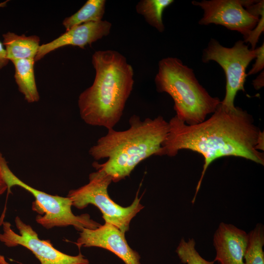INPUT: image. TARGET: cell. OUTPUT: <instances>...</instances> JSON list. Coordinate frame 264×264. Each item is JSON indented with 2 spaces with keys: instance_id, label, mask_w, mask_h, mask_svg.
Segmentation results:
<instances>
[{
  "instance_id": "1",
  "label": "cell",
  "mask_w": 264,
  "mask_h": 264,
  "mask_svg": "<svg viewBox=\"0 0 264 264\" xmlns=\"http://www.w3.org/2000/svg\"><path fill=\"white\" fill-rule=\"evenodd\" d=\"M168 123L169 132L159 156L173 157L181 150H189L204 158L193 204L206 171L214 160L233 156L264 164V153L257 150L262 132L255 125L252 116L241 108L228 110L220 102L212 115L200 123L189 125L176 115Z\"/></svg>"
},
{
  "instance_id": "2",
  "label": "cell",
  "mask_w": 264,
  "mask_h": 264,
  "mask_svg": "<svg viewBox=\"0 0 264 264\" xmlns=\"http://www.w3.org/2000/svg\"><path fill=\"white\" fill-rule=\"evenodd\" d=\"M129 124L130 128L125 131L108 130L88 151L96 160L107 159L102 164L94 162L92 166L110 176L114 182L128 176L143 160L159 155L169 132V123L162 116L141 120L139 116L133 115Z\"/></svg>"
},
{
  "instance_id": "3",
  "label": "cell",
  "mask_w": 264,
  "mask_h": 264,
  "mask_svg": "<svg viewBox=\"0 0 264 264\" xmlns=\"http://www.w3.org/2000/svg\"><path fill=\"white\" fill-rule=\"evenodd\" d=\"M91 62L95 78L79 96L80 117L89 125L113 129L132 90L133 68L123 55L112 50L95 52Z\"/></svg>"
},
{
  "instance_id": "4",
  "label": "cell",
  "mask_w": 264,
  "mask_h": 264,
  "mask_svg": "<svg viewBox=\"0 0 264 264\" xmlns=\"http://www.w3.org/2000/svg\"><path fill=\"white\" fill-rule=\"evenodd\" d=\"M154 82L158 92H166L173 99L176 116L189 125L204 121L221 102L199 84L192 68L176 57L159 61Z\"/></svg>"
},
{
  "instance_id": "5",
  "label": "cell",
  "mask_w": 264,
  "mask_h": 264,
  "mask_svg": "<svg viewBox=\"0 0 264 264\" xmlns=\"http://www.w3.org/2000/svg\"><path fill=\"white\" fill-rule=\"evenodd\" d=\"M0 169L7 186V195L13 186H18L30 193L35 198L32 210L39 213L37 222L46 229L73 226L79 231L84 228L95 229L101 224L93 220L88 214L74 215L71 210L72 201L67 196L51 195L36 189L19 179L11 171L0 152Z\"/></svg>"
},
{
  "instance_id": "6",
  "label": "cell",
  "mask_w": 264,
  "mask_h": 264,
  "mask_svg": "<svg viewBox=\"0 0 264 264\" xmlns=\"http://www.w3.org/2000/svg\"><path fill=\"white\" fill-rule=\"evenodd\" d=\"M111 177L103 171L96 170L89 175V181L85 185L69 191L67 197L72 201V206L83 209L89 204L97 207L101 212L105 222L110 223L125 233L129 230L132 220L144 206L140 203L138 192L132 203L129 206L119 205L110 197L108 192Z\"/></svg>"
},
{
  "instance_id": "7",
  "label": "cell",
  "mask_w": 264,
  "mask_h": 264,
  "mask_svg": "<svg viewBox=\"0 0 264 264\" xmlns=\"http://www.w3.org/2000/svg\"><path fill=\"white\" fill-rule=\"evenodd\" d=\"M257 55V49H249L243 41H237L232 47L222 46L216 39H211L203 50L202 61H213L224 70L226 77V91L221 105L228 110L236 107L234 101L237 92L244 91V85L247 76L246 69Z\"/></svg>"
},
{
  "instance_id": "8",
  "label": "cell",
  "mask_w": 264,
  "mask_h": 264,
  "mask_svg": "<svg viewBox=\"0 0 264 264\" xmlns=\"http://www.w3.org/2000/svg\"><path fill=\"white\" fill-rule=\"evenodd\" d=\"M19 234L14 231L8 221L2 223L3 233L0 241L7 247L22 246L35 256L40 264H89L88 260L81 253L76 256L64 253L56 249L49 240H41L32 227L17 216L15 219Z\"/></svg>"
},
{
  "instance_id": "9",
  "label": "cell",
  "mask_w": 264,
  "mask_h": 264,
  "mask_svg": "<svg viewBox=\"0 0 264 264\" xmlns=\"http://www.w3.org/2000/svg\"><path fill=\"white\" fill-rule=\"evenodd\" d=\"M246 0H203L192 1L193 5L200 7L203 15L199 21L200 25L219 24L229 30L237 31L245 39L256 27L259 16L250 13L244 7Z\"/></svg>"
},
{
  "instance_id": "10",
  "label": "cell",
  "mask_w": 264,
  "mask_h": 264,
  "mask_svg": "<svg viewBox=\"0 0 264 264\" xmlns=\"http://www.w3.org/2000/svg\"><path fill=\"white\" fill-rule=\"evenodd\" d=\"M75 244L79 249L82 247H98L108 250L125 264H141L140 255L130 247L125 233L110 223L105 222L95 229L84 228Z\"/></svg>"
},
{
  "instance_id": "11",
  "label": "cell",
  "mask_w": 264,
  "mask_h": 264,
  "mask_svg": "<svg viewBox=\"0 0 264 264\" xmlns=\"http://www.w3.org/2000/svg\"><path fill=\"white\" fill-rule=\"evenodd\" d=\"M111 23L107 21L91 22L73 27L55 40L41 45L35 58L38 61L48 53L67 45L84 49L110 32Z\"/></svg>"
},
{
  "instance_id": "12",
  "label": "cell",
  "mask_w": 264,
  "mask_h": 264,
  "mask_svg": "<svg viewBox=\"0 0 264 264\" xmlns=\"http://www.w3.org/2000/svg\"><path fill=\"white\" fill-rule=\"evenodd\" d=\"M248 234L235 226L221 222L213 239L216 256L214 260L220 264H244L248 243Z\"/></svg>"
},
{
  "instance_id": "13",
  "label": "cell",
  "mask_w": 264,
  "mask_h": 264,
  "mask_svg": "<svg viewBox=\"0 0 264 264\" xmlns=\"http://www.w3.org/2000/svg\"><path fill=\"white\" fill-rule=\"evenodd\" d=\"M3 44L5 47L9 61L34 59L40 46V38L36 35L26 36L7 32L2 35Z\"/></svg>"
},
{
  "instance_id": "14",
  "label": "cell",
  "mask_w": 264,
  "mask_h": 264,
  "mask_svg": "<svg viewBox=\"0 0 264 264\" xmlns=\"http://www.w3.org/2000/svg\"><path fill=\"white\" fill-rule=\"evenodd\" d=\"M11 62L15 67L14 78L19 91L27 102H38L40 96L34 75L35 59H18Z\"/></svg>"
},
{
  "instance_id": "15",
  "label": "cell",
  "mask_w": 264,
  "mask_h": 264,
  "mask_svg": "<svg viewBox=\"0 0 264 264\" xmlns=\"http://www.w3.org/2000/svg\"><path fill=\"white\" fill-rule=\"evenodd\" d=\"M106 2L105 0H87L77 12L64 20L63 25L66 31L84 23L102 21Z\"/></svg>"
},
{
  "instance_id": "16",
  "label": "cell",
  "mask_w": 264,
  "mask_h": 264,
  "mask_svg": "<svg viewBox=\"0 0 264 264\" xmlns=\"http://www.w3.org/2000/svg\"><path fill=\"white\" fill-rule=\"evenodd\" d=\"M173 2V0H141L136 5V11L151 26L162 32L165 29L163 12Z\"/></svg>"
},
{
  "instance_id": "17",
  "label": "cell",
  "mask_w": 264,
  "mask_h": 264,
  "mask_svg": "<svg viewBox=\"0 0 264 264\" xmlns=\"http://www.w3.org/2000/svg\"><path fill=\"white\" fill-rule=\"evenodd\" d=\"M264 227L257 224L248 234V243L244 256V264H264Z\"/></svg>"
},
{
  "instance_id": "18",
  "label": "cell",
  "mask_w": 264,
  "mask_h": 264,
  "mask_svg": "<svg viewBox=\"0 0 264 264\" xmlns=\"http://www.w3.org/2000/svg\"><path fill=\"white\" fill-rule=\"evenodd\" d=\"M194 239L186 241L182 239L176 252L181 262L185 264H214V261H209L202 258L197 251Z\"/></svg>"
},
{
  "instance_id": "19",
  "label": "cell",
  "mask_w": 264,
  "mask_h": 264,
  "mask_svg": "<svg viewBox=\"0 0 264 264\" xmlns=\"http://www.w3.org/2000/svg\"><path fill=\"white\" fill-rule=\"evenodd\" d=\"M257 49V55L255 58L256 61L253 65L252 68L247 74V76L256 74L262 69L264 67V43Z\"/></svg>"
},
{
  "instance_id": "20",
  "label": "cell",
  "mask_w": 264,
  "mask_h": 264,
  "mask_svg": "<svg viewBox=\"0 0 264 264\" xmlns=\"http://www.w3.org/2000/svg\"><path fill=\"white\" fill-rule=\"evenodd\" d=\"M9 61L7 58L6 50L3 48V44L0 42V69L6 66Z\"/></svg>"
},
{
  "instance_id": "21",
  "label": "cell",
  "mask_w": 264,
  "mask_h": 264,
  "mask_svg": "<svg viewBox=\"0 0 264 264\" xmlns=\"http://www.w3.org/2000/svg\"><path fill=\"white\" fill-rule=\"evenodd\" d=\"M264 71H263V72L253 80V85L256 89H259L264 86Z\"/></svg>"
},
{
  "instance_id": "22",
  "label": "cell",
  "mask_w": 264,
  "mask_h": 264,
  "mask_svg": "<svg viewBox=\"0 0 264 264\" xmlns=\"http://www.w3.org/2000/svg\"><path fill=\"white\" fill-rule=\"evenodd\" d=\"M7 190V186L3 178L0 169V196Z\"/></svg>"
},
{
  "instance_id": "23",
  "label": "cell",
  "mask_w": 264,
  "mask_h": 264,
  "mask_svg": "<svg viewBox=\"0 0 264 264\" xmlns=\"http://www.w3.org/2000/svg\"><path fill=\"white\" fill-rule=\"evenodd\" d=\"M0 264H9L4 259V257L0 255Z\"/></svg>"
}]
</instances>
